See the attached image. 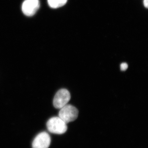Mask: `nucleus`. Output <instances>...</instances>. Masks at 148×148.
<instances>
[{"label": "nucleus", "mask_w": 148, "mask_h": 148, "mask_svg": "<svg viewBox=\"0 0 148 148\" xmlns=\"http://www.w3.org/2000/svg\"><path fill=\"white\" fill-rule=\"evenodd\" d=\"M77 109L71 105H66L60 109L58 117L66 123L75 120L78 116Z\"/></svg>", "instance_id": "f03ea898"}, {"label": "nucleus", "mask_w": 148, "mask_h": 148, "mask_svg": "<svg viewBox=\"0 0 148 148\" xmlns=\"http://www.w3.org/2000/svg\"><path fill=\"white\" fill-rule=\"evenodd\" d=\"M47 127L49 132L53 134L61 135L67 131V123L59 117H53L49 120Z\"/></svg>", "instance_id": "f257e3e1"}, {"label": "nucleus", "mask_w": 148, "mask_h": 148, "mask_svg": "<svg viewBox=\"0 0 148 148\" xmlns=\"http://www.w3.org/2000/svg\"><path fill=\"white\" fill-rule=\"evenodd\" d=\"M39 8V0H25L22 3L21 10L26 16H32L34 15Z\"/></svg>", "instance_id": "20e7f679"}, {"label": "nucleus", "mask_w": 148, "mask_h": 148, "mask_svg": "<svg viewBox=\"0 0 148 148\" xmlns=\"http://www.w3.org/2000/svg\"><path fill=\"white\" fill-rule=\"evenodd\" d=\"M121 70V71H125L128 68V65L126 63H122L120 65Z\"/></svg>", "instance_id": "0eeeda50"}, {"label": "nucleus", "mask_w": 148, "mask_h": 148, "mask_svg": "<svg viewBox=\"0 0 148 148\" xmlns=\"http://www.w3.org/2000/svg\"><path fill=\"white\" fill-rule=\"evenodd\" d=\"M70 92L66 89H61L57 91L53 98V105L56 109H61L67 105L71 99Z\"/></svg>", "instance_id": "7ed1b4c3"}, {"label": "nucleus", "mask_w": 148, "mask_h": 148, "mask_svg": "<svg viewBox=\"0 0 148 148\" xmlns=\"http://www.w3.org/2000/svg\"><path fill=\"white\" fill-rule=\"evenodd\" d=\"M48 3L52 8H58L66 4L67 0H47Z\"/></svg>", "instance_id": "423d86ee"}, {"label": "nucleus", "mask_w": 148, "mask_h": 148, "mask_svg": "<svg viewBox=\"0 0 148 148\" xmlns=\"http://www.w3.org/2000/svg\"><path fill=\"white\" fill-rule=\"evenodd\" d=\"M51 138L48 133L40 132L36 136L32 143L33 148H48L50 146Z\"/></svg>", "instance_id": "39448f33"}, {"label": "nucleus", "mask_w": 148, "mask_h": 148, "mask_svg": "<svg viewBox=\"0 0 148 148\" xmlns=\"http://www.w3.org/2000/svg\"><path fill=\"white\" fill-rule=\"evenodd\" d=\"M144 5L145 7L148 8V0H144Z\"/></svg>", "instance_id": "6e6552de"}]
</instances>
